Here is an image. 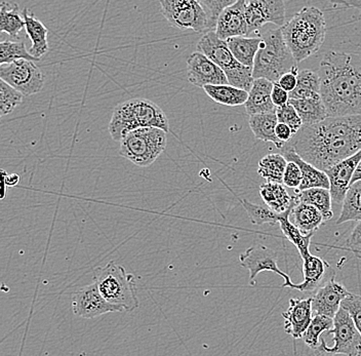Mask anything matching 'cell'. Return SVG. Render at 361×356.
<instances>
[{"label":"cell","mask_w":361,"mask_h":356,"mask_svg":"<svg viewBox=\"0 0 361 356\" xmlns=\"http://www.w3.org/2000/svg\"><path fill=\"white\" fill-rule=\"evenodd\" d=\"M286 144L305 161L326 171L361 149V114L331 116L303 125Z\"/></svg>","instance_id":"6da1fadb"},{"label":"cell","mask_w":361,"mask_h":356,"mask_svg":"<svg viewBox=\"0 0 361 356\" xmlns=\"http://www.w3.org/2000/svg\"><path fill=\"white\" fill-rule=\"evenodd\" d=\"M318 73L329 117L361 114L360 54L327 51Z\"/></svg>","instance_id":"7a4b0ae2"},{"label":"cell","mask_w":361,"mask_h":356,"mask_svg":"<svg viewBox=\"0 0 361 356\" xmlns=\"http://www.w3.org/2000/svg\"><path fill=\"white\" fill-rule=\"evenodd\" d=\"M286 44L298 63L303 62L319 51L326 35L324 12L306 6L281 27Z\"/></svg>","instance_id":"3957f363"},{"label":"cell","mask_w":361,"mask_h":356,"mask_svg":"<svg viewBox=\"0 0 361 356\" xmlns=\"http://www.w3.org/2000/svg\"><path fill=\"white\" fill-rule=\"evenodd\" d=\"M149 127L162 128L169 133L168 116L157 104L137 98L119 103L114 108L108 130L114 141L121 142L128 133Z\"/></svg>","instance_id":"277c9868"},{"label":"cell","mask_w":361,"mask_h":356,"mask_svg":"<svg viewBox=\"0 0 361 356\" xmlns=\"http://www.w3.org/2000/svg\"><path fill=\"white\" fill-rule=\"evenodd\" d=\"M262 42L252 67L254 78L277 82L286 72L298 71V62L284 40L281 27L261 36Z\"/></svg>","instance_id":"5b68a950"},{"label":"cell","mask_w":361,"mask_h":356,"mask_svg":"<svg viewBox=\"0 0 361 356\" xmlns=\"http://www.w3.org/2000/svg\"><path fill=\"white\" fill-rule=\"evenodd\" d=\"M94 278L101 294L109 303L123 308L124 312L139 307L135 276L128 274L123 266L108 263L94 270Z\"/></svg>","instance_id":"8992f818"},{"label":"cell","mask_w":361,"mask_h":356,"mask_svg":"<svg viewBox=\"0 0 361 356\" xmlns=\"http://www.w3.org/2000/svg\"><path fill=\"white\" fill-rule=\"evenodd\" d=\"M197 51L216 63L227 76L230 85L250 92L254 82L252 67L241 64L228 47L227 42L219 37L216 31L205 32L197 44Z\"/></svg>","instance_id":"52a82bcc"},{"label":"cell","mask_w":361,"mask_h":356,"mask_svg":"<svg viewBox=\"0 0 361 356\" xmlns=\"http://www.w3.org/2000/svg\"><path fill=\"white\" fill-rule=\"evenodd\" d=\"M168 132L162 128H137L128 133L121 141L119 155L139 168H147L166 150Z\"/></svg>","instance_id":"ba28073f"},{"label":"cell","mask_w":361,"mask_h":356,"mask_svg":"<svg viewBox=\"0 0 361 356\" xmlns=\"http://www.w3.org/2000/svg\"><path fill=\"white\" fill-rule=\"evenodd\" d=\"M164 17L180 30L209 32L214 30L209 16L197 0H159Z\"/></svg>","instance_id":"9c48e42d"},{"label":"cell","mask_w":361,"mask_h":356,"mask_svg":"<svg viewBox=\"0 0 361 356\" xmlns=\"http://www.w3.org/2000/svg\"><path fill=\"white\" fill-rule=\"evenodd\" d=\"M333 335L334 345L329 346L322 338L319 348L331 355L361 356V335L356 328L349 311L341 306L334 317V328L329 331Z\"/></svg>","instance_id":"30bf717a"},{"label":"cell","mask_w":361,"mask_h":356,"mask_svg":"<svg viewBox=\"0 0 361 356\" xmlns=\"http://www.w3.org/2000/svg\"><path fill=\"white\" fill-rule=\"evenodd\" d=\"M0 78L22 92L25 97L37 94L44 87L45 80L42 70L36 66L34 61L25 59L1 64Z\"/></svg>","instance_id":"8fae6325"},{"label":"cell","mask_w":361,"mask_h":356,"mask_svg":"<svg viewBox=\"0 0 361 356\" xmlns=\"http://www.w3.org/2000/svg\"><path fill=\"white\" fill-rule=\"evenodd\" d=\"M239 263L250 272V281L255 286V278L262 271L274 272L284 281L282 288H293V283L288 274H284L279 266V254L274 250L262 245H255L248 247L245 253L239 256Z\"/></svg>","instance_id":"7c38bea8"},{"label":"cell","mask_w":361,"mask_h":356,"mask_svg":"<svg viewBox=\"0 0 361 356\" xmlns=\"http://www.w3.org/2000/svg\"><path fill=\"white\" fill-rule=\"evenodd\" d=\"M72 310L82 319H94L106 313L124 312L123 308L109 303L99 290L96 283L79 288L72 298Z\"/></svg>","instance_id":"4fadbf2b"},{"label":"cell","mask_w":361,"mask_h":356,"mask_svg":"<svg viewBox=\"0 0 361 356\" xmlns=\"http://www.w3.org/2000/svg\"><path fill=\"white\" fill-rule=\"evenodd\" d=\"M245 17L250 35L268 23L281 27L286 23V4L283 0H245Z\"/></svg>","instance_id":"5bb4252c"},{"label":"cell","mask_w":361,"mask_h":356,"mask_svg":"<svg viewBox=\"0 0 361 356\" xmlns=\"http://www.w3.org/2000/svg\"><path fill=\"white\" fill-rule=\"evenodd\" d=\"M187 76L192 85L202 89L205 85L229 83L225 72L200 51L187 59Z\"/></svg>","instance_id":"9a60e30c"},{"label":"cell","mask_w":361,"mask_h":356,"mask_svg":"<svg viewBox=\"0 0 361 356\" xmlns=\"http://www.w3.org/2000/svg\"><path fill=\"white\" fill-rule=\"evenodd\" d=\"M303 260L304 281L293 286V290L301 293H314L318 288L335 278L334 268L324 259L308 254L302 258Z\"/></svg>","instance_id":"2e32d148"},{"label":"cell","mask_w":361,"mask_h":356,"mask_svg":"<svg viewBox=\"0 0 361 356\" xmlns=\"http://www.w3.org/2000/svg\"><path fill=\"white\" fill-rule=\"evenodd\" d=\"M360 159L361 149L348 159L338 162L324 171L329 177V184H331L329 191H331L333 202L336 204H341L344 202L345 195L351 185L352 178Z\"/></svg>","instance_id":"e0dca14e"},{"label":"cell","mask_w":361,"mask_h":356,"mask_svg":"<svg viewBox=\"0 0 361 356\" xmlns=\"http://www.w3.org/2000/svg\"><path fill=\"white\" fill-rule=\"evenodd\" d=\"M214 31L224 40L235 36L250 35L245 17V0H237L224 8L219 16Z\"/></svg>","instance_id":"ac0fdd59"},{"label":"cell","mask_w":361,"mask_h":356,"mask_svg":"<svg viewBox=\"0 0 361 356\" xmlns=\"http://www.w3.org/2000/svg\"><path fill=\"white\" fill-rule=\"evenodd\" d=\"M284 319V331L293 339L303 338L305 331L313 319L312 297L304 299H290V307L282 313Z\"/></svg>","instance_id":"d6986e66"},{"label":"cell","mask_w":361,"mask_h":356,"mask_svg":"<svg viewBox=\"0 0 361 356\" xmlns=\"http://www.w3.org/2000/svg\"><path fill=\"white\" fill-rule=\"evenodd\" d=\"M351 295L349 290L335 281H329L326 285L318 288L312 297L313 314H324L329 317H335L343 300Z\"/></svg>","instance_id":"ffe728a7"},{"label":"cell","mask_w":361,"mask_h":356,"mask_svg":"<svg viewBox=\"0 0 361 356\" xmlns=\"http://www.w3.org/2000/svg\"><path fill=\"white\" fill-rule=\"evenodd\" d=\"M281 150L286 161L295 162L301 168L302 177H303L302 178V183L300 185L299 189L295 191H302L305 189L314 188V187L329 189L331 184H329V177H327L324 171L319 170L310 162L305 161L288 144H286Z\"/></svg>","instance_id":"44dd1931"},{"label":"cell","mask_w":361,"mask_h":356,"mask_svg":"<svg viewBox=\"0 0 361 356\" xmlns=\"http://www.w3.org/2000/svg\"><path fill=\"white\" fill-rule=\"evenodd\" d=\"M274 82L267 78H255L252 89L248 92L245 102V111L248 115L276 111L277 107L272 101V90Z\"/></svg>","instance_id":"7402d4cb"},{"label":"cell","mask_w":361,"mask_h":356,"mask_svg":"<svg viewBox=\"0 0 361 356\" xmlns=\"http://www.w3.org/2000/svg\"><path fill=\"white\" fill-rule=\"evenodd\" d=\"M259 195L266 206L277 214L286 213L297 204V197L288 195L286 186L282 183L267 182L261 185Z\"/></svg>","instance_id":"603a6c76"},{"label":"cell","mask_w":361,"mask_h":356,"mask_svg":"<svg viewBox=\"0 0 361 356\" xmlns=\"http://www.w3.org/2000/svg\"><path fill=\"white\" fill-rule=\"evenodd\" d=\"M277 123H279V118H277L276 111L250 115L248 118V125L256 139L263 142H270L277 149H281L286 143L277 138L275 134Z\"/></svg>","instance_id":"cb8c5ba5"},{"label":"cell","mask_w":361,"mask_h":356,"mask_svg":"<svg viewBox=\"0 0 361 356\" xmlns=\"http://www.w3.org/2000/svg\"><path fill=\"white\" fill-rule=\"evenodd\" d=\"M22 15L24 17L25 23H26L25 30H26L27 35L30 38L31 44H32L29 51L33 57L40 59L49 51V42H47L49 30L42 24V22L39 21L34 16V13L27 10V8L23 11Z\"/></svg>","instance_id":"d4e9b609"},{"label":"cell","mask_w":361,"mask_h":356,"mask_svg":"<svg viewBox=\"0 0 361 356\" xmlns=\"http://www.w3.org/2000/svg\"><path fill=\"white\" fill-rule=\"evenodd\" d=\"M290 220L305 234L314 233L320 225L326 222L317 207L298 202L290 211Z\"/></svg>","instance_id":"484cf974"},{"label":"cell","mask_w":361,"mask_h":356,"mask_svg":"<svg viewBox=\"0 0 361 356\" xmlns=\"http://www.w3.org/2000/svg\"><path fill=\"white\" fill-rule=\"evenodd\" d=\"M203 90L214 102L231 107L245 105L248 98L247 91L234 87L230 83L205 85Z\"/></svg>","instance_id":"4316f807"},{"label":"cell","mask_w":361,"mask_h":356,"mask_svg":"<svg viewBox=\"0 0 361 356\" xmlns=\"http://www.w3.org/2000/svg\"><path fill=\"white\" fill-rule=\"evenodd\" d=\"M228 47L231 49L234 57L247 67H254L255 58L261 46L262 37H247V36H235L226 39Z\"/></svg>","instance_id":"83f0119b"},{"label":"cell","mask_w":361,"mask_h":356,"mask_svg":"<svg viewBox=\"0 0 361 356\" xmlns=\"http://www.w3.org/2000/svg\"><path fill=\"white\" fill-rule=\"evenodd\" d=\"M290 103L297 109L304 125H315L329 117L322 97L311 99H290Z\"/></svg>","instance_id":"f1b7e54d"},{"label":"cell","mask_w":361,"mask_h":356,"mask_svg":"<svg viewBox=\"0 0 361 356\" xmlns=\"http://www.w3.org/2000/svg\"><path fill=\"white\" fill-rule=\"evenodd\" d=\"M297 192V202H305V204H312L317 207L322 211L324 221H329L334 217L333 198H331V191L327 188L322 187H314V188L305 189L302 191H295Z\"/></svg>","instance_id":"f546056e"},{"label":"cell","mask_w":361,"mask_h":356,"mask_svg":"<svg viewBox=\"0 0 361 356\" xmlns=\"http://www.w3.org/2000/svg\"><path fill=\"white\" fill-rule=\"evenodd\" d=\"M292 209L281 214L279 217V226L281 231L283 232L284 236L290 240L295 247H297L301 258L310 254L309 247H310L311 238L314 233L305 234L290 220V214Z\"/></svg>","instance_id":"4dcf8cb0"},{"label":"cell","mask_w":361,"mask_h":356,"mask_svg":"<svg viewBox=\"0 0 361 356\" xmlns=\"http://www.w3.org/2000/svg\"><path fill=\"white\" fill-rule=\"evenodd\" d=\"M286 166L288 161L282 153H271L259 161L258 173L267 182L282 183Z\"/></svg>","instance_id":"1f68e13d"},{"label":"cell","mask_w":361,"mask_h":356,"mask_svg":"<svg viewBox=\"0 0 361 356\" xmlns=\"http://www.w3.org/2000/svg\"><path fill=\"white\" fill-rule=\"evenodd\" d=\"M350 221H361V180L350 185L342 204V211L337 220V225Z\"/></svg>","instance_id":"d6a6232c"},{"label":"cell","mask_w":361,"mask_h":356,"mask_svg":"<svg viewBox=\"0 0 361 356\" xmlns=\"http://www.w3.org/2000/svg\"><path fill=\"white\" fill-rule=\"evenodd\" d=\"M320 76L318 72L304 69L298 74V85L290 92V99L320 98Z\"/></svg>","instance_id":"836d02e7"},{"label":"cell","mask_w":361,"mask_h":356,"mask_svg":"<svg viewBox=\"0 0 361 356\" xmlns=\"http://www.w3.org/2000/svg\"><path fill=\"white\" fill-rule=\"evenodd\" d=\"M26 26L24 17L21 15L18 4L11 6L2 2L0 10V31L6 33L11 37H17Z\"/></svg>","instance_id":"e575fe53"},{"label":"cell","mask_w":361,"mask_h":356,"mask_svg":"<svg viewBox=\"0 0 361 356\" xmlns=\"http://www.w3.org/2000/svg\"><path fill=\"white\" fill-rule=\"evenodd\" d=\"M334 328L333 317H326L324 314H313L312 321L309 324L307 330L305 331L303 341L308 345L311 349H318L322 342V333L329 332Z\"/></svg>","instance_id":"d590c367"},{"label":"cell","mask_w":361,"mask_h":356,"mask_svg":"<svg viewBox=\"0 0 361 356\" xmlns=\"http://www.w3.org/2000/svg\"><path fill=\"white\" fill-rule=\"evenodd\" d=\"M240 202L243 209L247 211L248 218L252 221V224L258 225V226L265 224H279L281 214L272 211L269 207L252 204L247 200H241Z\"/></svg>","instance_id":"8d00e7d4"},{"label":"cell","mask_w":361,"mask_h":356,"mask_svg":"<svg viewBox=\"0 0 361 356\" xmlns=\"http://www.w3.org/2000/svg\"><path fill=\"white\" fill-rule=\"evenodd\" d=\"M39 61L40 59L33 57L30 51H27L26 46L22 42H11L6 40L0 44V63L6 64L13 61L21 60Z\"/></svg>","instance_id":"74e56055"},{"label":"cell","mask_w":361,"mask_h":356,"mask_svg":"<svg viewBox=\"0 0 361 356\" xmlns=\"http://www.w3.org/2000/svg\"><path fill=\"white\" fill-rule=\"evenodd\" d=\"M24 94L0 78V113L1 116L11 112L23 102Z\"/></svg>","instance_id":"f35d334b"},{"label":"cell","mask_w":361,"mask_h":356,"mask_svg":"<svg viewBox=\"0 0 361 356\" xmlns=\"http://www.w3.org/2000/svg\"><path fill=\"white\" fill-rule=\"evenodd\" d=\"M276 115L277 118H279V123L288 125V127L292 128L295 135L303 128L304 123L301 116H300L297 109L290 102L286 104V105L277 107Z\"/></svg>","instance_id":"ab89813d"},{"label":"cell","mask_w":361,"mask_h":356,"mask_svg":"<svg viewBox=\"0 0 361 356\" xmlns=\"http://www.w3.org/2000/svg\"><path fill=\"white\" fill-rule=\"evenodd\" d=\"M197 1L202 4L209 16L212 26L216 29V21H218L220 13L224 11V8L233 4L237 0H197Z\"/></svg>","instance_id":"60d3db41"},{"label":"cell","mask_w":361,"mask_h":356,"mask_svg":"<svg viewBox=\"0 0 361 356\" xmlns=\"http://www.w3.org/2000/svg\"><path fill=\"white\" fill-rule=\"evenodd\" d=\"M341 306L349 311L352 319L355 322L356 328L358 329L361 335V296L351 293V295L343 300Z\"/></svg>","instance_id":"b9f144b4"},{"label":"cell","mask_w":361,"mask_h":356,"mask_svg":"<svg viewBox=\"0 0 361 356\" xmlns=\"http://www.w3.org/2000/svg\"><path fill=\"white\" fill-rule=\"evenodd\" d=\"M302 178L303 177H302L301 168H299V166L295 162L288 161V166H286L283 175V182H282L284 186L297 190L302 183Z\"/></svg>","instance_id":"7bdbcfd3"},{"label":"cell","mask_w":361,"mask_h":356,"mask_svg":"<svg viewBox=\"0 0 361 356\" xmlns=\"http://www.w3.org/2000/svg\"><path fill=\"white\" fill-rule=\"evenodd\" d=\"M346 245L350 251L361 259V221H358V224L352 230Z\"/></svg>","instance_id":"ee69618b"},{"label":"cell","mask_w":361,"mask_h":356,"mask_svg":"<svg viewBox=\"0 0 361 356\" xmlns=\"http://www.w3.org/2000/svg\"><path fill=\"white\" fill-rule=\"evenodd\" d=\"M298 74H299V70L298 71L286 72L279 78L277 83L286 92H293L298 85Z\"/></svg>","instance_id":"f6af8a7d"},{"label":"cell","mask_w":361,"mask_h":356,"mask_svg":"<svg viewBox=\"0 0 361 356\" xmlns=\"http://www.w3.org/2000/svg\"><path fill=\"white\" fill-rule=\"evenodd\" d=\"M272 101L276 107L286 105V104L290 102V92L282 89L279 83L274 82V87L272 90Z\"/></svg>","instance_id":"bcb514c9"},{"label":"cell","mask_w":361,"mask_h":356,"mask_svg":"<svg viewBox=\"0 0 361 356\" xmlns=\"http://www.w3.org/2000/svg\"><path fill=\"white\" fill-rule=\"evenodd\" d=\"M335 10H346V8H357L360 15L357 21H361V0H331ZM360 47V44H358Z\"/></svg>","instance_id":"7dc6e473"},{"label":"cell","mask_w":361,"mask_h":356,"mask_svg":"<svg viewBox=\"0 0 361 356\" xmlns=\"http://www.w3.org/2000/svg\"><path fill=\"white\" fill-rule=\"evenodd\" d=\"M275 134H276L277 138L286 144L290 142L293 138V136H295L292 128L286 125V123H277L276 128H275Z\"/></svg>","instance_id":"c3c4849f"},{"label":"cell","mask_w":361,"mask_h":356,"mask_svg":"<svg viewBox=\"0 0 361 356\" xmlns=\"http://www.w3.org/2000/svg\"><path fill=\"white\" fill-rule=\"evenodd\" d=\"M2 173V183L6 185L8 187H15L19 184L20 176L18 173H11L8 175L4 171H1Z\"/></svg>","instance_id":"681fc988"},{"label":"cell","mask_w":361,"mask_h":356,"mask_svg":"<svg viewBox=\"0 0 361 356\" xmlns=\"http://www.w3.org/2000/svg\"><path fill=\"white\" fill-rule=\"evenodd\" d=\"M360 180H361V159L357 168H356L355 173H354L353 178H352L351 184L355 183L356 181H360Z\"/></svg>","instance_id":"f907efd6"}]
</instances>
